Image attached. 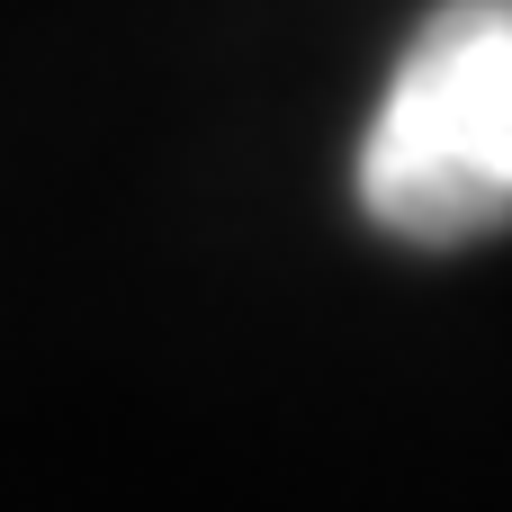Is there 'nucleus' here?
I'll use <instances>...</instances> for the list:
<instances>
[{"label": "nucleus", "mask_w": 512, "mask_h": 512, "mask_svg": "<svg viewBox=\"0 0 512 512\" xmlns=\"http://www.w3.org/2000/svg\"><path fill=\"white\" fill-rule=\"evenodd\" d=\"M360 207L396 243L512 225V0H441L360 135Z\"/></svg>", "instance_id": "f257e3e1"}]
</instances>
